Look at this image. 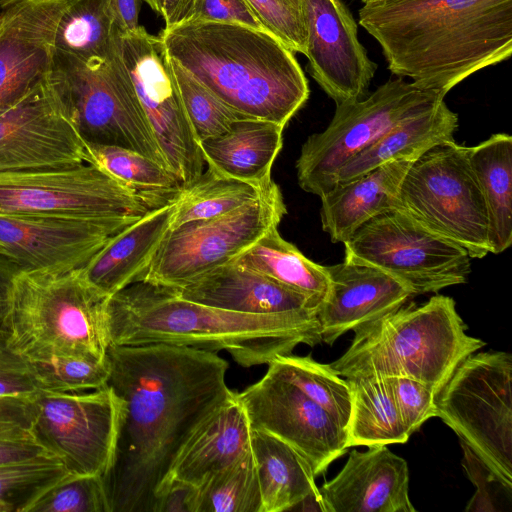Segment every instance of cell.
<instances>
[{"mask_svg": "<svg viewBox=\"0 0 512 512\" xmlns=\"http://www.w3.org/2000/svg\"><path fill=\"white\" fill-rule=\"evenodd\" d=\"M170 62L198 142L225 133L233 122L245 118L225 105L179 64L171 59Z\"/></svg>", "mask_w": 512, "mask_h": 512, "instance_id": "obj_39", "label": "cell"}, {"mask_svg": "<svg viewBox=\"0 0 512 512\" xmlns=\"http://www.w3.org/2000/svg\"><path fill=\"white\" fill-rule=\"evenodd\" d=\"M53 456L32 436H0V465Z\"/></svg>", "mask_w": 512, "mask_h": 512, "instance_id": "obj_48", "label": "cell"}, {"mask_svg": "<svg viewBox=\"0 0 512 512\" xmlns=\"http://www.w3.org/2000/svg\"><path fill=\"white\" fill-rule=\"evenodd\" d=\"M469 160L484 200L490 253L500 254L512 243V137L495 133L469 148Z\"/></svg>", "mask_w": 512, "mask_h": 512, "instance_id": "obj_30", "label": "cell"}, {"mask_svg": "<svg viewBox=\"0 0 512 512\" xmlns=\"http://www.w3.org/2000/svg\"><path fill=\"white\" fill-rule=\"evenodd\" d=\"M26 1H29V2H43V1H50V0H26Z\"/></svg>", "mask_w": 512, "mask_h": 512, "instance_id": "obj_55", "label": "cell"}, {"mask_svg": "<svg viewBox=\"0 0 512 512\" xmlns=\"http://www.w3.org/2000/svg\"><path fill=\"white\" fill-rule=\"evenodd\" d=\"M32 398L0 397V436H32Z\"/></svg>", "mask_w": 512, "mask_h": 512, "instance_id": "obj_47", "label": "cell"}, {"mask_svg": "<svg viewBox=\"0 0 512 512\" xmlns=\"http://www.w3.org/2000/svg\"><path fill=\"white\" fill-rule=\"evenodd\" d=\"M193 512H261V494L252 450L195 489Z\"/></svg>", "mask_w": 512, "mask_h": 512, "instance_id": "obj_37", "label": "cell"}, {"mask_svg": "<svg viewBox=\"0 0 512 512\" xmlns=\"http://www.w3.org/2000/svg\"><path fill=\"white\" fill-rule=\"evenodd\" d=\"M458 115L440 101L434 107L405 119L347 161L338 171L335 185L351 181L387 162L416 160L431 148L454 140Z\"/></svg>", "mask_w": 512, "mask_h": 512, "instance_id": "obj_28", "label": "cell"}, {"mask_svg": "<svg viewBox=\"0 0 512 512\" xmlns=\"http://www.w3.org/2000/svg\"><path fill=\"white\" fill-rule=\"evenodd\" d=\"M272 182L267 186L254 184L223 175L208 166L177 198L171 229L234 211L258 199Z\"/></svg>", "mask_w": 512, "mask_h": 512, "instance_id": "obj_35", "label": "cell"}, {"mask_svg": "<svg viewBox=\"0 0 512 512\" xmlns=\"http://www.w3.org/2000/svg\"><path fill=\"white\" fill-rule=\"evenodd\" d=\"M1 21H2V18H1V15H0V24H1Z\"/></svg>", "mask_w": 512, "mask_h": 512, "instance_id": "obj_56", "label": "cell"}, {"mask_svg": "<svg viewBox=\"0 0 512 512\" xmlns=\"http://www.w3.org/2000/svg\"><path fill=\"white\" fill-rule=\"evenodd\" d=\"M170 289L183 299L240 313H317L319 308L307 295L234 261Z\"/></svg>", "mask_w": 512, "mask_h": 512, "instance_id": "obj_24", "label": "cell"}, {"mask_svg": "<svg viewBox=\"0 0 512 512\" xmlns=\"http://www.w3.org/2000/svg\"><path fill=\"white\" fill-rule=\"evenodd\" d=\"M192 20L236 23L268 31L246 0H202Z\"/></svg>", "mask_w": 512, "mask_h": 512, "instance_id": "obj_46", "label": "cell"}, {"mask_svg": "<svg viewBox=\"0 0 512 512\" xmlns=\"http://www.w3.org/2000/svg\"><path fill=\"white\" fill-rule=\"evenodd\" d=\"M252 430L287 443L310 463L315 476L348 450L347 431L297 386L268 367L264 376L237 392Z\"/></svg>", "mask_w": 512, "mask_h": 512, "instance_id": "obj_16", "label": "cell"}, {"mask_svg": "<svg viewBox=\"0 0 512 512\" xmlns=\"http://www.w3.org/2000/svg\"><path fill=\"white\" fill-rule=\"evenodd\" d=\"M234 262L307 295L319 307L327 295L329 278L325 266L308 259L283 239L278 227L267 231Z\"/></svg>", "mask_w": 512, "mask_h": 512, "instance_id": "obj_31", "label": "cell"}, {"mask_svg": "<svg viewBox=\"0 0 512 512\" xmlns=\"http://www.w3.org/2000/svg\"><path fill=\"white\" fill-rule=\"evenodd\" d=\"M144 0H109V4L121 34L137 30L139 13Z\"/></svg>", "mask_w": 512, "mask_h": 512, "instance_id": "obj_50", "label": "cell"}, {"mask_svg": "<svg viewBox=\"0 0 512 512\" xmlns=\"http://www.w3.org/2000/svg\"><path fill=\"white\" fill-rule=\"evenodd\" d=\"M284 126L256 118H241L225 133L199 142L207 166L246 182L267 186L283 145Z\"/></svg>", "mask_w": 512, "mask_h": 512, "instance_id": "obj_27", "label": "cell"}, {"mask_svg": "<svg viewBox=\"0 0 512 512\" xmlns=\"http://www.w3.org/2000/svg\"><path fill=\"white\" fill-rule=\"evenodd\" d=\"M251 450L260 487L261 512L292 511L310 497L322 502L310 463L293 447L268 433L252 430Z\"/></svg>", "mask_w": 512, "mask_h": 512, "instance_id": "obj_29", "label": "cell"}, {"mask_svg": "<svg viewBox=\"0 0 512 512\" xmlns=\"http://www.w3.org/2000/svg\"><path fill=\"white\" fill-rule=\"evenodd\" d=\"M108 328L111 345L225 350L246 368L269 364L299 344L322 342L316 312H234L183 299L168 287L143 281L110 297Z\"/></svg>", "mask_w": 512, "mask_h": 512, "instance_id": "obj_3", "label": "cell"}, {"mask_svg": "<svg viewBox=\"0 0 512 512\" xmlns=\"http://www.w3.org/2000/svg\"><path fill=\"white\" fill-rule=\"evenodd\" d=\"M107 382L124 403L113 465L103 476L111 512H153L183 441L232 390L217 352L167 344L109 345Z\"/></svg>", "mask_w": 512, "mask_h": 512, "instance_id": "obj_1", "label": "cell"}, {"mask_svg": "<svg viewBox=\"0 0 512 512\" xmlns=\"http://www.w3.org/2000/svg\"><path fill=\"white\" fill-rule=\"evenodd\" d=\"M324 512H414L407 462L386 445L349 453L342 470L319 488Z\"/></svg>", "mask_w": 512, "mask_h": 512, "instance_id": "obj_22", "label": "cell"}, {"mask_svg": "<svg viewBox=\"0 0 512 512\" xmlns=\"http://www.w3.org/2000/svg\"><path fill=\"white\" fill-rule=\"evenodd\" d=\"M69 473L55 456L0 465V512H26Z\"/></svg>", "mask_w": 512, "mask_h": 512, "instance_id": "obj_38", "label": "cell"}, {"mask_svg": "<svg viewBox=\"0 0 512 512\" xmlns=\"http://www.w3.org/2000/svg\"><path fill=\"white\" fill-rule=\"evenodd\" d=\"M157 13L161 14L163 0H144Z\"/></svg>", "mask_w": 512, "mask_h": 512, "instance_id": "obj_53", "label": "cell"}, {"mask_svg": "<svg viewBox=\"0 0 512 512\" xmlns=\"http://www.w3.org/2000/svg\"><path fill=\"white\" fill-rule=\"evenodd\" d=\"M26 512H111L103 476L67 475L39 496Z\"/></svg>", "mask_w": 512, "mask_h": 512, "instance_id": "obj_41", "label": "cell"}, {"mask_svg": "<svg viewBox=\"0 0 512 512\" xmlns=\"http://www.w3.org/2000/svg\"><path fill=\"white\" fill-rule=\"evenodd\" d=\"M358 14L393 75L444 96L512 53V0H381Z\"/></svg>", "mask_w": 512, "mask_h": 512, "instance_id": "obj_2", "label": "cell"}, {"mask_svg": "<svg viewBox=\"0 0 512 512\" xmlns=\"http://www.w3.org/2000/svg\"><path fill=\"white\" fill-rule=\"evenodd\" d=\"M263 26L294 53L306 54L307 28L301 0H246Z\"/></svg>", "mask_w": 512, "mask_h": 512, "instance_id": "obj_42", "label": "cell"}, {"mask_svg": "<svg viewBox=\"0 0 512 512\" xmlns=\"http://www.w3.org/2000/svg\"><path fill=\"white\" fill-rule=\"evenodd\" d=\"M119 53L166 163L185 189L205 161L164 44L140 26L119 36Z\"/></svg>", "mask_w": 512, "mask_h": 512, "instance_id": "obj_15", "label": "cell"}, {"mask_svg": "<svg viewBox=\"0 0 512 512\" xmlns=\"http://www.w3.org/2000/svg\"><path fill=\"white\" fill-rule=\"evenodd\" d=\"M301 5L310 75L336 106L364 98L377 64L360 43L348 7L342 0H301Z\"/></svg>", "mask_w": 512, "mask_h": 512, "instance_id": "obj_19", "label": "cell"}, {"mask_svg": "<svg viewBox=\"0 0 512 512\" xmlns=\"http://www.w3.org/2000/svg\"><path fill=\"white\" fill-rule=\"evenodd\" d=\"M462 465L477 490L465 511H503V501H511L512 488L504 485L465 445ZM505 502V501H504Z\"/></svg>", "mask_w": 512, "mask_h": 512, "instance_id": "obj_44", "label": "cell"}, {"mask_svg": "<svg viewBox=\"0 0 512 512\" xmlns=\"http://www.w3.org/2000/svg\"><path fill=\"white\" fill-rule=\"evenodd\" d=\"M151 209L146 200L92 163L0 173V214L104 219L140 217Z\"/></svg>", "mask_w": 512, "mask_h": 512, "instance_id": "obj_14", "label": "cell"}, {"mask_svg": "<svg viewBox=\"0 0 512 512\" xmlns=\"http://www.w3.org/2000/svg\"><path fill=\"white\" fill-rule=\"evenodd\" d=\"M171 60L239 114L286 126L310 90L295 53L272 33L191 20L159 34Z\"/></svg>", "mask_w": 512, "mask_h": 512, "instance_id": "obj_4", "label": "cell"}, {"mask_svg": "<svg viewBox=\"0 0 512 512\" xmlns=\"http://www.w3.org/2000/svg\"><path fill=\"white\" fill-rule=\"evenodd\" d=\"M47 80L86 143L126 148L168 167L120 53L86 62L54 49Z\"/></svg>", "mask_w": 512, "mask_h": 512, "instance_id": "obj_7", "label": "cell"}, {"mask_svg": "<svg viewBox=\"0 0 512 512\" xmlns=\"http://www.w3.org/2000/svg\"><path fill=\"white\" fill-rule=\"evenodd\" d=\"M87 160L86 143L47 78L0 115V173Z\"/></svg>", "mask_w": 512, "mask_h": 512, "instance_id": "obj_17", "label": "cell"}, {"mask_svg": "<svg viewBox=\"0 0 512 512\" xmlns=\"http://www.w3.org/2000/svg\"><path fill=\"white\" fill-rule=\"evenodd\" d=\"M436 417L512 488V356L473 353L436 397Z\"/></svg>", "mask_w": 512, "mask_h": 512, "instance_id": "obj_9", "label": "cell"}, {"mask_svg": "<svg viewBox=\"0 0 512 512\" xmlns=\"http://www.w3.org/2000/svg\"><path fill=\"white\" fill-rule=\"evenodd\" d=\"M485 344L467 334L453 298L436 295L360 326L347 351L329 365L344 378L409 377L438 395L458 366Z\"/></svg>", "mask_w": 512, "mask_h": 512, "instance_id": "obj_5", "label": "cell"}, {"mask_svg": "<svg viewBox=\"0 0 512 512\" xmlns=\"http://www.w3.org/2000/svg\"><path fill=\"white\" fill-rule=\"evenodd\" d=\"M41 390L83 392L107 385L110 365L107 359L56 357L30 361Z\"/></svg>", "mask_w": 512, "mask_h": 512, "instance_id": "obj_40", "label": "cell"}, {"mask_svg": "<svg viewBox=\"0 0 512 512\" xmlns=\"http://www.w3.org/2000/svg\"><path fill=\"white\" fill-rule=\"evenodd\" d=\"M287 209L279 186L227 214L171 229L155 253L143 282L178 288L234 261L267 231L278 227Z\"/></svg>", "mask_w": 512, "mask_h": 512, "instance_id": "obj_12", "label": "cell"}, {"mask_svg": "<svg viewBox=\"0 0 512 512\" xmlns=\"http://www.w3.org/2000/svg\"><path fill=\"white\" fill-rule=\"evenodd\" d=\"M194 494L195 488L170 485L157 494L153 512H193Z\"/></svg>", "mask_w": 512, "mask_h": 512, "instance_id": "obj_49", "label": "cell"}, {"mask_svg": "<svg viewBox=\"0 0 512 512\" xmlns=\"http://www.w3.org/2000/svg\"><path fill=\"white\" fill-rule=\"evenodd\" d=\"M251 433L237 392L232 391L188 434L176 452L156 496L174 484L198 488L213 474L251 450Z\"/></svg>", "mask_w": 512, "mask_h": 512, "instance_id": "obj_23", "label": "cell"}, {"mask_svg": "<svg viewBox=\"0 0 512 512\" xmlns=\"http://www.w3.org/2000/svg\"><path fill=\"white\" fill-rule=\"evenodd\" d=\"M175 209L176 201L151 209L114 235L82 267L86 279L108 297L143 281Z\"/></svg>", "mask_w": 512, "mask_h": 512, "instance_id": "obj_25", "label": "cell"}, {"mask_svg": "<svg viewBox=\"0 0 512 512\" xmlns=\"http://www.w3.org/2000/svg\"><path fill=\"white\" fill-rule=\"evenodd\" d=\"M31 401L32 437L69 475L109 472L124 415V403L109 385L83 392L41 390Z\"/></svg>", "mask_w": 512, "mask_h": 512, "instance_id": "obj_13", "label": "cell"}, {"mask_svg": "<svg viewBox=\"0 0 512 512\" xmlns=\"http://www.w3.org/2000/svg\"><path fill=\"white\" fill-rule=\"evenodd\" d=\"M202 0H163L161 16L165 27H172L192 20L201 6Z\"/></svg>", "mask_w": 512, "mask_h": 512, "instance_id": "obj_51", "label": "cell"}, {"mask_svg": "<svg viewBox=\"0 0 512 512\" xmlns=\"http://www.w3.org/2000/svg\"><path fill=\"white\" fill-rule=\"evenodd\" d=\"M444 97L399 77L360 100L337 105L327 128L302 145L296 161L300 188L321 197L335 186L347 161L397 123L434 107Z\"/></svg>", "mask_w": 512, "mask_h": 512, "instance_id": "obj_10", "label": "cell"}, {"mask_svg": "<svg viewBox=\"0 0 512 512\" xmlns=\"http://www.w3.org/2000/svg\"><path fill=\"white\" fill-rule=\"evenodd\" d=\"M41 391L31 362L15 352L0 333V397L32 398Z\"/></svg>", "mask_w": 512, "mask_h": 512, "instance_id": "obj_45", "label": "cell"}, {"mask_svg": "<svg viewBox=\"0 0 512 512\" xmlns=\"http://www.w3.org/2000/svg\"><path fill=\"white\" fill-rule=\"evenodd\" d=\"M327 295L317 311L322 342L332 345L348 331L396 311L413 296L397 279L366 264L325 266Z\"/></svg>", "mask_w": 512, "mask_h": 512, "instance_id": "obj_21", "label": "cell"}, {"mask_svg": "<svg viewBox=\"0 0 512 512\" xmlns=\"http://www.w3.org/2000/svg\"><path fill=\"white\" fill-rule=\"evenodd\" d=\"M141 217L71 219L0 214V255L10 259L19 271L83 267L114 235Z\"/></svg>", "mask_w": 512, "mask_h": 512, "instance_id": "obj_18", "label": "cell"}, {"mask_svg": "<svg viewBox=\"0 0 512 512\" xmlns=\"http://www.w3.org/2000/svg\"><path fill=\"white\" fill-rule=\"evenodd\" d=\"M120 35L109 0H69L54 47L86 62L109 60L119 54Z\"/></svg>", "mask_w": 512, "mask_h": 512, "instance_id": "obj_33", "label": "cell"}, {"mask_svg": "<svg viewBox=\"0 0 512 512\" xmlns=\"http://www.w3.org/2000/svg\"><path fill=\"white\" fill-rule=\"evenodd\" d=\"M352 391L348 447L405 443L408 433L386 377L345 378Z\"/></svg>", "mask_w": 512, "mask_h": 512, "instance_id": "obj_32", "label": "cell"}, {"mask_svg": "<svg viewBox=\"0 0 512 512\" xmlns=\"http://www.w3.org/2000/svg\"><path fill=\"white\" fill-rule=\"evenodd\" d=\"M345 261L377 267L415 295L464 284L471 257L459 245L393 209L357 229L344 243Z\"/></svg>", "mask_w": 512, "mask_h": 512, "instance_id": "obj_11", "label": "cell"}, {"mask_svg": "<svg viewBox=\"0 0 512 512\" xmlns=\"http://www.w3.org/2000/svg\"><path fill=\"white\" fill-rule=\"evenodd\" d=\"M69 0H1L0 115L43 82L58 21Z\"/></svg>", "mask_w": 512, "mask_h": 512, "instance_id": "obj_20", "label": "cell"}, {"mask_svg": "<svg viewBox=\"0 0 512 512\" xmlns=\"http://www.w3.org/2000/svg\"><path fill=\"white\" fill-rule=\"evenodd\" d=\"M469 148L445 142L417 158L402 180L396 209L481 259L490 253L489 224Z\"/></svg>", "mask_w": 512, "mask_h": 512, "instance_id": "obj_8", "label": "cell"}, {"mask_svg": "<svg viewBox=\"0 0 512 512\" xmlns=\"http://www.w3.org/2000/svg\"><path fill=\"white\" fill-rule=\"evenodd\" d=\"M86 151L87 163L104 169L154 208L176 201L184 190L172 170L138 152L93 143H86Z\"/></svg>", "mask_w": 512, "mask_h": 512, "instance_id": "obj_34", "label": "cell"}, {"mask_svg": "<svg viewBox=\"0 0 512 512\" xmlns=\"http://www.w3.org/2000/svg\"><path fill=\"white\" fill-rule=\"evenodd\" d=\"M363 2V4H367V3H372V2H377V1H381V0H361Z\"/></svg>", "mask_w": 512, "mask_h": 512, "instance_id": "obj_54", "label": "cell"}, {"mask_svg": "<svg viewBox=\"0 0 512 512\" xmlns=\"http://www.w3.org/2000/svg\"><path fill=\"white\" fill-rule=\"evenodd\" d=\"M18 271L10 259L0 255V333H6L10 288L12 279Z\"/></svg>", "mask_w": 512, "mask_h": 512, "instance_id": "obj_52", "label": "cell"}, {"mask_svg": "<svg viewBox=\"0 0 512 512\" xmlns=\"http://www.w3.org/2000/svg\"><path fill=\"white\" fill-rule=\"evenodd\" d=\"M268 367L297 386L307 397L324 408L348 433L352 411V391L346 379L328 364L311 356L280 355Z\"/></svg>", "mask_w": 512, "mask_h": 512, "instance_id": "obj_36", "label": "cell"}, {"mask_svg": "<svg viewBox=\"0 0 512 512\" xmlns=\"http://www.w3.org/2000/svg\"><path fill=\"white\" fill-rule=\"evenodd\" d=\"M386 378L410 436L429 418L436 417L437 395L429 386L409 377Z\"/></svg>", "mask_w": 512, "mask_h": 512, "instance_id": "obj_43", "label": "cell"}, {"mask_svg": "<svg viewBox=\"0 0 512 512\" xmlns=\"http://www.w3.org/2000/svg\"><path fill=\"white\" fill-rule=\"evenodd\" d=\"M414 161L387 162L323 194L321 224L331 241L344 243L366 222L396 209L402 180Z\"/></svg>", "mask_w": 512, "mask_h": 512, "instance_id": "obj_26", "label": "cell"}, {"mask_svg": "<svg viewBox=\"0 0 512 512\" xmlns=\"http://www.w3.org/2000/svg\"><path fill=\"white\" fill-rule=\"evenodd\" d=\"M109 299L86 279L82 267L18 271L9 294L7 343L29 361L105 359Z\"/></svg>", "mask_w": 512, "mask_h": 512, "instance_id": "obj_6", "label": "cell"}]
</instances>
